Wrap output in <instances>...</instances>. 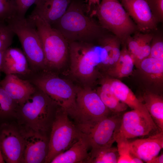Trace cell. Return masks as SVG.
Wrapping results in <instances>:
<instances>
[{"mask_svg": "<svg viewBox=\"0 0 163 163\" xmlns=\"http://www.w3.org/2000/svg\"><path fill=\"white\" fill-rule=\"evenodd\" d=\"M2 71L5 75L14 74L19 77L27 75L31 72L23 52L10 47L3 52Z\"/></svg>", "mask_w": 163, "mask_h": 163, "instance_id": "cell-17", "label": "cell"}, {"mask_svg": "<svg viewBox=\"0 0 163 163\" xmlns=\"http://www.w3.org/2000/svg\"><path fill=\"white\" fill-rule=\"evenodd\" d=\"M76 104L75 110L69 117L83 133L111 112L97 92L88 88L77 89Z\"/></svg>", "mask_w": 163, "mask_h": 163, "instance_id": "cell-8", "label": "cell"}, {"mask_svg": "<svg viewBox=\"0 0 163 163\" xmlns=\"http://www.w3.org/2000/svg\"><path fill=\"white\" fill-rule=\"evenodd\" d=\"M101 26L113 34L122 42L138 30L118 0H101L93 11Z\"/></svg>", "mask_w": 163, "mask_h": 163, "instance_id": "cell-7", "label": "cell"}, {"mask_svg": "<svg viewBox=\"0 0 163 163\" xmlns=\"http://www.w3.org/2000/svg\"><path fill=\"white\" fill-rule=\"evenodd\" d=\"M110 82L112 90L119 100L133 110L151 117L144 105L126 85L117 80Z\"/></svg>", "mask_w": 163, "mask_h": 163, "instance_id": "cell-21", "label": "cell"}, {"mask_svg": "<svg viewBox=\"0 0 163 163\" xmlns=\"http://www.w3.org/2000/svg\"><path fill=\"white\" fill-rule=\"evenodd\" d=\"M121 4L138 30L148 32L156 29L157 23L145 0H121Z\"/></svg>", "mask_w": 163, "mask_h": 163, "instance_id": "cell-14", "label": "cell"}, {"mask_svg": "<svg viewBox=\"0 0 163 163\" xmlns=\"http://www.w3.org/2000/svg\"><path fill=\"white\" fill-rule=\"evenodd\" d=\"M142 71L150 78L157 81H161L163 77V61L147 57L140 63Z\"/></svg>", "mask_w": 163, "mask_h": 163, "instance_id": "cell-27", "label": "cell"}, {"mask_svg": "<svg viewBox=\"0 0 163 163\" xmlns=\"http://www.w3.org/2000/svg\"><path fill=\"white\" fill-rule=\"evenodd\" d=\"M15 5L17 11V15L24 17L29 8L36 4L38 0H12Z\"/></svg>", "mask_w": 163, "mask_h": 163, "instance_id": "cell-33", "label": "cell"}, {"mask_svg": "<svg viewBox=\"0 0 163 163\" xmlns=\"http://www.w3.org/2000/svg\"><path fill=\"white\" fill-rule=\"evenodd\" d=\"M28 18L35 26L42 41L45 60L44 70L55 73L67 60L69 43L59 31L39 16L31 14Z\"/></svg>", "mask_w": 163, "mask_h": 163, "instance_id": "cell-4", "label": "cell"}, {"mask_svg": "<svg viewBox=\"0 0 163 163\" xmlns=\"http://www.w3.org/2000/svg\"><path fill=\"white\" fill-rule=\"evenodd\" d=\"M97 92L104 105L111 112L121 113L127 109L128 106L119 100L113 92L110 80L103 82Z\"/></svg>", "mask_w": 163, "mask_h": 163, "instance_id": "cell-23", "label": "cell"}, {"mask_svg": "<svg viewBox=\"0 0 163 163\" xmlns=\"http://www.w3.org/2000/svg\"><path fill=\"white\" fill-rule=\"evenodd\" d=\"M86 6L72 0L63 16L51 26L59 31L69 43H88L101 35V28L85 12Z\"/></svg>", "mask_w": 163, "mask_h": 163, "instance_id": "cell-1", "label": "cell"}, {"mask_svg": "<svg viewBox=\"0 0 163 163\" xmlns=\"http://www.w3.org/2000/svg\"><path fill=\"white\" fill-rule=\"evenodd\" d=\"M120 41L116 37H105L102 40L101 43L105 46L108 52L111 66L114 65L120 57Z\"/></svg>", "mask_w": 163, "mask_h": 163, "instance_id": "cell-29", "label": "cell"}, {"mask_svg": "<svg viewBox=\"0 0 163 163\" xmlns=\"http://www.w3.org/2000/svg\"><path fill=\"white\" fill-rule=\"evenodd\" d=\"M16 15V8L12 0H0V21L6 22Z\"/></svg>", "mask_w": 163, "mask_h": 163, "instance_id": "cell-31", "label": "cell"}, {"mask_svg": "<svg viewBox=\"0 0 163 163\" xmlns=\"http://www.w3.org/2000/svg\"><path fill=\"white\" fill-rule=\"evenodd\" d=\"M72 0H38L31 14L37 15L51 26L64 14Z\"/></svg>", "mask_w": 163, "mask_h": 163, "instance_id": "cell-18", "label": "cell"}, {"mask_svg": "<svg viewBox=\"0 0 163 163\" xmlns=\"http://www.w3.org/2000/svg\"><path fill=\"white\" fill-rule=\"evenodd\" d=\"M4 51H0V82L1 81V73L2 72V60L3 56V54Z\"/></svg>", "mask_w": 163, "mask_h": 163, "instance_id": "cell-37", "label": "cell"}, {"mask_svg": "<svg viewBox=\"0 0 163 163\" xmlns=\"http://www.w3.org/2000/svg\"><path fill=\"white\" fill-rule=\"evenodd\" d=\"M0 86L19 105L25 101L37 88L28 80L14 74L6 75L0 81Z\"/></svg>", "mask_w": 163, "mask_h": 163, "instance_id": "cell-16", "label": "cell"}, {"mask_svg": "<svg viewBox=\"0 0 163 163\" xmlns=\"http://www.w3.org/2000/svg\"><path fill=\"white\" fill-rule=\"evenodd\" d=\"M117 148L112 146L91 149L86 163H117Z\"/></svg>", "mask_w": 163, "mask_h": 163, "instance_id": "cell-24", "label": "cell"}, {"mask_svg": "<svg viewBox=\"0 0 163 163\" xmlns=\"http://www.w3.org/2000/svg\"><path fill=\"white\" fill-rule=\"evenodd\" d=\"M19 125L24 142L22 163H45L49 151L48 134Z\"/></svg>", "mask_w": 163, "mask_h": 163, "instance_id": "cell-12", "label": "cell"}, {"mask_svg": "<svg viewBox=\"0 0 163 163\" xmlns=\"http://www.w3.org/2000/svg\"><path fill=\"white\" fill-rule=\"evenodd\" d=\"M6 22L18 37L32 72L45 69V56L42 41L34 23L28 18L16 15Z\"/></svg>", "mask_w": 163, "mask_h": 163, "instance_id": "cell-5", "label": "cell"}, {"mask_svg": "<svg viewBox=\"0 0 163 163\" xmlns=\"http://www.w3.org/2000/svg\"><path fill=\"white\" fill-rule=\"evenodd\" d=\"M116 142L119 154L117 163H141L143 161L135 156L130 150L128 139L119 133Z\"/></svg>", "mask_w": 163, "mask_h": 163, "instance_id": "cell-28", "label": "cell"}, {"mask_svg": "<svg viewBox=\"0 0 163 163\" xmlns=\"http://www.w3.org/2000/svg\"><path fill=\"white\" fill-rule=\"evenodd\" d=\"M134 61L128 50L124 48L120 51L119 59L113 68L109 69L108 72L118 78L127 76L132 72Z\"/></svg>", "mask_w": 163, "mask_h": 163, "instance_id": "cell-25", "label": "cell"}, {"mask_svg": "<svg viewBox=\"0 0 163 163\" xmlns=\"http://www.w3.org/2000/svg\"><path fill=\"white\" fill-rule=\"evenodd\" d=\"M122 113L111 112L83 133L87 136L91 149L112 146L119 132Z\"/></svg>", "mask_w": 163, "mask_h": 163, "instance_id": "cell-10", "label": "cell"}, {"mask_svg": "<svg viewBox=\"0 0 163 163\" xmlns=\"http://www.w3.org/2000/svg\"><path fill=\"white\" fill-rule=\"evenodd\" d=\"M100 0H88V4L86 5L87 11L88 12L91 9L93 6H97L100 3Z\"/></svg>", "mask_w": 163, "mask_h": 163, "instance_id": "cell-35", "label": "cell"}, {"mask_svg": "<svg viewBox=\"0 0 163 163\" xmlns=\"http://www.w3.org/2000/svg\"><path fill=\"white\" fill-rule=\"evenodd\" d=\"M161 131L152 117L133 110L123 114L119 133L128 139Z\"/></svg>", "mask_w": 163, "mask_h": 163, "instance_id": "cell-13", "label": "cell"}, {"mask_svg": "<svg viewBox=\"0 0 163 163\" xmlns=\"http://www.w3.org/2000/svg\"><path fill=\"white\" fill-rule=\"evenodd\" d=\"M147 163H163V154L162 153L159 156H157L148 161Z\"/></svg>", "mask_w": 163, "mask_h": 163, "instance_id": "cell-36", "label": "cell"}, {"mask_svg": "<svg viewBox=\"0 0 163 163\" xmlns=\"http://www.w3.org/2000/svg\"><path fill=\"white\" fill-rule=\"evenodd\" d=\"M24 148L23 136L18 123H0V151L5 162L21 163Z\"/></svg>", "mask_w": 163, "mask_h": 163, "instance_id": "cell-11", "label": "cell"}, {"mask_svg": "<svg viewBox=\"0 0 163 163\" xmlns=\"http://www.w3.org/2000/svg\"><path fill=\"white\" fill-rule=\"evenodd\" d=\"M148 57L163 61V42L161 39L156 38L154 40Z\"/></svg>", "mask_w": 163, "mask_h": 163, "instance_id": "cell-34", "label": "cell"}, {"mask_svg": "<svg viewBox=\"0 0 163 163\" xmlns=\"http://www.w3.org/2000/svg\"><path fill=\"white\" fill-rule=\"evenodd\" d=\"M6 22L0 21V51L10 47L14 34Z\"/></svg>", "mask_w": 163, "mask_h": 163, "instance_id": "cell-30", "label": "cell"}, {"mask_svg": "<svg viewBox=\"0 0 163 163\" xmlns=\"http://www.w3.org/2000/svg\"><path fill=\"white\" fill-rule=\"evenodd\" d=\"M83 133L69 119L66 110L59 106L53 123L49 137V148L45 163L69 149Z\"/></svg>", "mask_w": 163, "mask_h": 163, "instance_id": "cell-9", "label": "cell"}, {"mask_svg": "<svg viewBox=\"0 0 163 163\" xmlns=\"http://www.w3.org/2000/svg\"><path fill=\"white\" fill-rule=\"evenodd\" d=\"M69 48L71 72L84 82L91 80L97 66H111L108 52L102 44L97 46L88 43L73 42L69 43Z\"/></svg>", "mask_w": 163, "mask_h": 163, "instance_id": "cell-3", "label": "cell"}, {"mask_svg": "<svg viewBox=\"0 0 163 163\" xmlns=\"http://www.w3.org/2000/svg\"><path fill=\"white\" fill-rule=\"evenodd\" d=\"M19 105L0 86V123L15 118Z\"/></svg>", "mask_w": 163, "mask_h": 163, "instance_id": "cell-26", "label": "cell"}, {"mask_svg": "<svg viewBox=\"0 0 163 163\" xmlns=\"http://www.w3.org/2000/svg\"><path fill=\"white\" fill-rule=\"evenodd\" d=\"M59 107L37 88L33 94L19 105L15 118L18 124L22 126L48 134Z\"/></svg>", "mask_w": 163, "mask_h": 163, "instance_id": "cell-2", "label": "cell"}, {"mask_svg": "<svg viewBox=\"0 0 163 163\" xmlns=\"http://www.w3.org/2000/svg\"><path fill=\"white\" fill-rule=\"evenodd\" d=\"M144 105L159 129L163 131V99L162 97L152 92H147L142 95Z\"/></svg>", "mask_w": 163, "mask_h": 163, "instance_id": "cell-22", "label": "cell"}, {"mask_svg": "<svg viewBox=\"0 0 163 163\" xmlns=\"http://www.w3.org/2000/svg\"><path fill=\"white\" fill-rule=\"evenodd\" d=\"M157 23L163 20V0H145Z\"/></svg>", "mask_w": 163, "mask_h": 163, "instance_id": "cell-32", "label": "cell"}, {"mask_svg": "<svg viewBox=\"0 0 163 163\" xmlns=\"http://www.w3.org/2000/svg\"><path fill=\"white\" fill-rule=\"evenodd\" d=\"M153 38L151 34L138 32L127 39L126 42L127 43L128 50L134 63L140 64L142 60L149 56Z\"/></svg>", "mask_w": 163, "mask_h": 163, "instance_id": "cell-20", "label": "cell"}, {"mask_svg": "<svg viewBox=\"0 0 163 163\" xmlns=\"http://www.w3.org/2000/svg\"><path fill=\"white\" fill-rule=\"evenodd\" d=\"M5 162L3 160L0 151V163H4Z\"/></svg>", "mask_w": 163, "mask_h": 163, "instance_id": "cell-38", "label": "cell"}, {"mask_svg": "<svg viewBox=\"0 0 163 163\" xmlns=\"http://www.w3.org/2000/svg\"><path fill=\"white\" fill-rule=\"evenodd\" d=\"M130 150L136 157L147 163L158 155L163 148V131L149 136L147 138L129 142Z\"/></svg>", "mask_w": 163, "mask_h": 163, "instance_id": "cell-15", "label": "cell"}, {"mask_svg": "<svg viewBox=\"0 0 163 163\" xmlns=\"http://www.w3.org/2000/svg\"><path fill=\"white\" fill-rule=\"evenodd\" d=\"M22 78L28 80L59 106L66 110L69 116L76 109L77 89L56 73L43 70L31 72Z\"/></svg>", "mask_w": 163, "mask_h": 163, "instance_id": "cell-6", "label": "cell"}, {"mask_svg": "<svg viewBox=\"0 0 163 163\" xmlns=\"http://www.w3.org/2000/svg\"><path fill=\"white\" fill-rule=\"evenodd\" d=\"M90 146L84 134L69 149L56 156L50 163H86Z\"/></svg>", "mask_w": 163, "mask_h": 163, "instance_id": "cell-19", "label": "cell"}]
</instances>
